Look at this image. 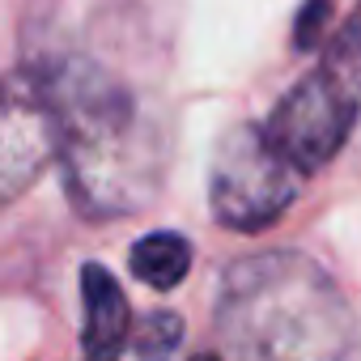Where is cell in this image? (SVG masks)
<instances>
[{
	"label": "cell",
	"mask_w": 361,
	"mask_h": 361,
	"mask_svg": "<svg viewBox=\"0 0 361 361\" xmlns=\"http://www.w3.org/2000/svg\"><path fill=\"white\" fill-rule=\"evenodd\" d=\"M128 268L140 285H153V289H174L178 281L188 276L192 268V243L174 230H157V234H145L132 243V255H128Z\"/></svg>",
	"instance_id": "7"
},
{
	"label": "cell",
	"mask_w": 361,
	"mask_h": 361,
	"mask_svg": "<svg viewBox=\"0 0 361 361\" xmlns=\"http://www.w3.org/2000/svg\"><path fill=\"white\" fill-rule=\"evenodd\" d=\"M35 73L60 119V166L73 204L90 217L136 213L153 196L166 161L153 115L90 56H64Z\"/></svg>",
	"instance_id": "1"
},
{
	"label": "cell",
	"mask_w": 361,
	"mask_h": 361,
	"mask_svg": "<svg viewBox=\"0 0 361 361\" xmlns=\"http://www.w3.org/2000/svg\"><path fill=\"white\" fill-rule=\"evenodd\" d=\"M306 188V174L276 153L264 123H238L221 136L209 170V209L226 230L259 234L276 226Z\"/></svg>",
	"instance_id": "4"
},
{
	"label": "cell",
	"mask_w": 361,
	"mask_h": 361,
	"mask_svg": "<svg viewBox=\"0 0 361 361\" xmlns=\"http://www.w3.org/2000/svg\"><path fill=\"white\" fill-rule=\"evenodd\" d=\"M81 306H85V353L81 361H119L128 340V298L111 268H81Z\"/></svg>",
	"instance_id": "6"
},
{
	"label": "cell",
	"mask_w": 361,
	"mask_h": 361,
	"mask_svg": "<svg viewBox=\"0 0 361 361\" xmlns=\"http://www.w3.org/2000/svg\"><path fill=\"white\" fill-rule=\"evenodd\" d=\"M192 361H217V357H213V353H200V357H192Z\"/></svg>",
	"instance_id": "10"
},
{
	"label": "cell",
	"mask_w": 361,
	"mask_h": 361,
	"mask_svg": "<svg viewBox=\"0 0 361 361\" xmlns=\"http://www.w3.org/2000/svg\"><path fill=\"white\" fill-rule=\"evenodd\" d=\"M361 115V18H353L319 56V64L264 119L268 140L306 178L323 170Z\"/></svg>",
	"instance_id": "3"
},
{
	"label": "cell",
	"mask_w": 361,
	"mask_h": 361,
	"mask_svg": "<svg viewBox=\"0 0 361 361\" xmlns=\"http://www.w3.org/2000/svg\"><path fill=\"white\" fill-rule=\"evenodd\" d=\"M217 336L230 361H357V314L336 276L302 251H255L226 268Z\"/></svg>",
	"instance_id": "2"
},
{
	"label": "cell",
	"mask_w": 361,
	"mask_h": 361,
	"mask_svg": "<svg viewBox=\"0 0 361 361\" xmlns=\"http://www.w3.org/2000/svg\"><path fill=\"white\" fill-rule=\"evenodd\" d=\"M178 340H183V323H178V314L153 310V314L140 319V327L132 336V348H136L140 361H166L178 348Z\"/></svg>",
	"instance_id": "8"
},
{
	"label": "cell",
	"mask_w": 361,
	"mask_h": 361,
	"mask_svg": "<svg viewBox=\"0 0 361 361\" xmlns=\"http://www.w3.org/2000/svg\"><path fill=\"white\" fill-rule=\"evenodd\" d=\"M327 13H331V0H306V5H302V13H298V35H293V43H298L302 51H310V47L319 43Z\"/></svg>",
	"instance_id": "9"
},
{
	"label": "cell",
	"mask_w": 361,
	"mask_h": 361,
	"mask_svg": "<svg viewBox=\"0 0 361 361\" xmlns=\"http://www.w3.org/2000/svg\"><path fill=\"white\" fill-rule=\"evenodd\" d=\"M60 161V119L35 68L0 77V209Z\"/></svg>",
	"instance_id": "5"
}]
</instances>
